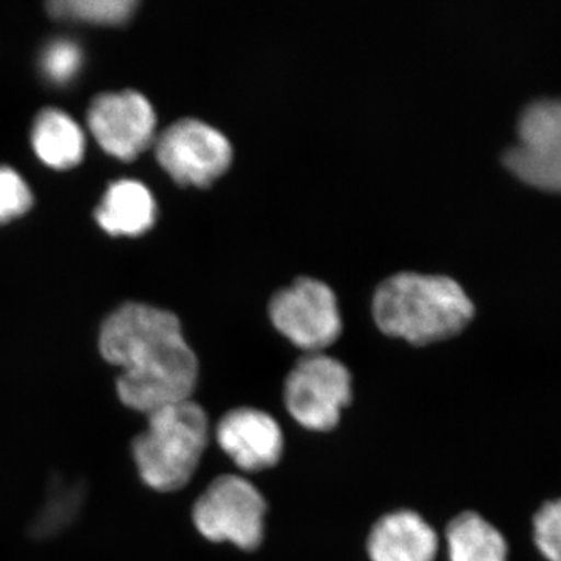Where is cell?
I'll return each mask as SVG.
<instances>
[{
    "instance_id": "12",
    "label": "cell",
    "mask_w": 561,
    "mask_h": 561,
    "mask_svg": "<svg viewBox=\"0 0 561 561\" xmlns=\"http://www.w3.org/2000/svg\"><path fill=\"white\" fill-rule=\"evenodd\" d=\"M94 216L111 236H139L153 227L157 203L139 181L121 180L111 184Z\"/></svg>"
},
{
    "instance_id": "14",
    "label": "cell",
    "mask_w": 561,
    "mask_h": 561,
    "mask_svg": "<svg viewBox=\"0 0 561 561\" xmlns=\"http://www.w3.org/2000/svg\"><path fill=\"white\" fill-rule=\"evenodd\" d=\"M446 541L451 561H508L504 535L476 512L456 516L446 529Z\"/></svg>"
},
{
    "instance_id": "3",
    "label": "cell",
    "mask_w": 561,
    "mask_h": 561,
    "mask_svg": "<svg viewBox=\"0 0 561 561\" xmlns=\"http://www.w3.org/2000/svg\"><path fill=\"white\" fill-rule=\"evenodd\" d=\"M146 430L131 443L140 481L160 493L183 489L201 465L209 442V420L192 400L146 415Z\"/></svg>"
},
{
    "instance_id": "16",
    "label": "cell",
    "mask_w": 561,
    "mask_h": 561,
    "mask_svg": "<svg viewBox=\"0 0 561 561\" xmlns=\"http://www.w3.org/2000/svg\"><path fill=\"white\" fill-rule=\"evenodd\" d=\"M534 541L546 561H561V497L545 502L531 522Z\"/></svg>"
},
{
    "instance_id": "11",
    "label": "cell",
    "mask_w": 561,
    "mask_h": 561,
    "mask_svg": "<svg viewBox=\"0 0 561 561\" xmlns=\"http://www.w3.org/2000/svg\"><path fill=\"white\" fill-rule=\"evenodd\" d=\"M367 548L371 561H434L438 538L419 513L401 511L373 526Z\"/></svg>"
},
{
    "instance_id": "9",
    "label": "cell",
    "mask_w": 561,
    "mask_h": 561,
    "mask_svg": "<svg viewBox=\"0 0 561 561\" xmlns=\"http://www.w3.org/2000/svg\"><path fill=\"white\" fill-rule=\"evenodd\" d=\"M88 124L106 153L133 161L153 140L157 114L138 91L106 92L92 101Z\"/></svg>"
},
{
    "instance_id": "10",
    "label": "cell",
    "mask_w": 561,
    "mask_h": 561,
    "mask_svg": "<svg viewBox=\"0 0 561 561\" xmlns=\"http://www.w3.org/2000/svg\"><path fill=\"white\" fill-rule=\"evenodd\" d=\"M221 451L243 471L275 467L284 449L279 424L267 412L253 408L230 411L216 427Z\"/></svg>"
},
{
    "instance_id": "13",
    "label": "cell",
    "mask_w": 561,
    "mask_h": 561,
    "mask_svg": "<svg viewBox=\"0 0 561 561\" xmlns=\"http://www.w3.org/2000/svg\"><path fill=\"white\" fill-rule=\"evenodd\" d=\"M32 144L44 164L54 169H70L84 157L83 131L65 111L47 108L36 116Z\"/></svg>"
},
{
    "instance_id": "1",
    "label": "cell",
    "mask_w": 561,
    "mask_h": 561,
    "mask_svg": "<svg viewBox=\"0 0 561 561\" xmlns=\"http://www.w3.org/2000/svg\"><path fill=\"white\" fill-rule=\"evenodd\" d=\"M99 348L119 368L117 398L131 411L149 415L194 394L197 356L171 311L142 302L121 306L103 321Z\"/></svg>"
},
{
    "instance_id": "8",
    "label": "cell",
    "mask_w": 561,
    "mask_h": 561,
    "mask_svg": "<svg viewBox=\"0 0 561 561\" xmlns=\"http://www.w3.org/2000/svg\"><path fill=\"white\" fill-rule=\"evenodd\" d=\"M504 162L524 183L561 192V101L531 103L518 122V142Z\"/></svg>"
},
{
    "instance_id": "15",
    "label": "cell",
    "mask_w": 561,
    "mask_h": 561,
    "mask_svg": "<svg viewBox=\"0 0 561 561\" xmlns=\"http://www.w3.org/2000/svg\"><path fill=\"white\" fill-rule=\"evenodd\" d=\"M138 9L136 0H55L47 10L58 20L92 22V24H124Z\"/></svg>"
},
{
    "instance_id": "4",
    "label": "cell",
    "mask_w": 561,
    "mask_h": 561,
    "mask_svg": "<svg viewBox=\"0 0 561 561\" xmlns=\"http://www.w3.org/2000/svg\"><path fill=\"white\" fill-rule=\"evenodd\" d=\"M267 505L241 476H220L192 508V522L206 540L230 541L243 551L260 548Z\"/></svg>"
},
{
    "instance_id": "18",
    "label": "cell",
    "mask_w": 561,
    "mask_h": 561,
    "mask_svg": "<svg viewBox=\"0 0 561 561\" xmlns=\"http://www.w3.org/2000/svg\"><path fill=\"white\" fill-rule=\"evenodd\" d=\"M81 66V50L73 41H54L43 55V69L50 80L66 83Z\"/></svg>"
},
{
    "instance_id": "5",
    "label": "cell",
    "mask_w": 561,
    "mask_h": 561,
    "mask_svg": "<svg viewBox=\"0 0 561 561\" xmlns=\"http://www.w3.org/2000/svg\"><path fill=\"white\" fill-rule=\"evenodd\" d=\"M268 316L276 330L298 348L323 353L342 332V316L334 290L324 280L298 276L273 295Z\"/></svg>"
},
{
    "instance_id": "2",
    "label": "cell",
    "mask_w": 561,
    "mask_h": 561,
    "mask_svg": "<svg viewBox=\"0 0 561 561\" xmlns=\"http://www.w3.org/2000/svg\"><path fill=\"white\" fill-rule=\"evenodd\" d=\"M472 317L471 298L446 275L394 273L379 284L373 297V319L379 330L413 345L454 337Z\"/></svg>"
},
{
    "instance_id": "6",
    "label": "cell",
    "mask_w": 561,
    "mask_h": 561,
    "mask_svg": "<svg viewBox=\"0 0 561 561\" xmlns=\"http://www.w3.org/2000/svg\"><path fill=\"white\" fill-rule=\"evenodd\" d=\"M351 373L341 360L324 353H309L286 379L287 411L301 426L330 431L337 426L351 401Z\"/></svg>"
},
{
    "instance_id": "7",
    "label": "cell",
    "mask_w": 561,
    "mask_h": 561,
    "mask_svg": "<svg viewBox=\"0 0 561 561\" xmlns=\"http://www.w3.org/2000/svg\"><path fill=\"white\" fill-rule=\"evenodd\" d=\"M157 160L176 183L209 186L228 171L232 161L230 139L201 119H180L158 136Z\"/></svg>"
},
{
    "instance_id": "17",
    "label": "cell",
    "mask_w": 561,
    "mask_h": 561,
    "mask_svg": "<svg viewBox=\"0 0 561 561\" xmlns=\"http://www.w3.org/2000/svg\"><path fill=\"white\" fill-rule=\"evenodd\" d=\"M32 205V192L20 173L0 165V225L24 216Z\"/></svg>"
}]
</instances>
